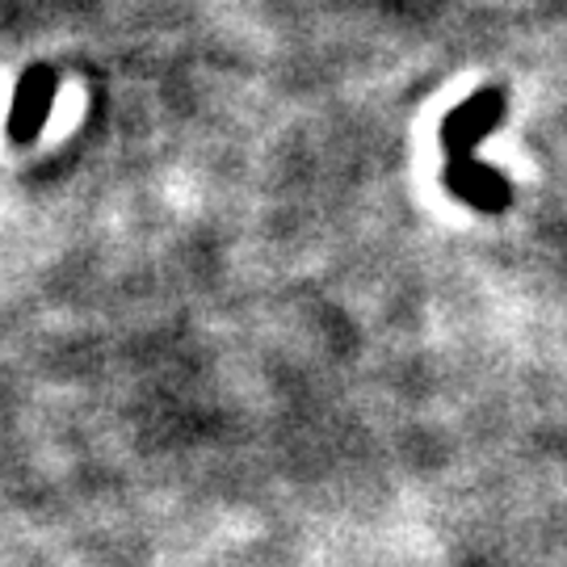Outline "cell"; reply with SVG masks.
Masks as SVG:
<instances>
[{
    "label": "cell",
    "instance_id": "6da1fadb",
    "mask_svg": "<svg viewBox=\"0 0 567 567\" xmlns=\"http://www.w3.org/2000/svg\"><path fill=\"white\" fill-rule=\"evenodd\" d=\"M505 118V89L484 84L463 105H454L442 118V152H446V189L463 206L480 215H501L513 203V185L501 168L475 156V147Z\"/></svg>",
    "mask_w": 567,
    "mask_h": 567
},
{
    "label": "cell",
    "instance_id": "7a4b0ae2",
    "mask_svg": "<svg viewBox=\"0 0 567 567\" xmlns=\"http://www.w3.org/2000/svg\"><path fill=\"white\" fill-rule=\"evenodd\" d=\"M60 102V76L47 68V63H34L18 76V89L9 97V110H4V135L9 143H34L42 135V126L51 122V110Z\"/></svg>",
    "mask_w": 567,
    "mask_h": 567
}]
</instances>
